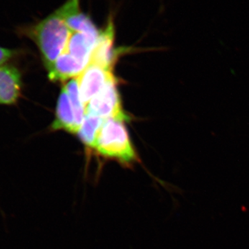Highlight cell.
I'll list each match as a JSON object with an SVG mask.
<instances>
[{
    "label": "cell",
    "mask_w": 249,
    "mask_h": 249,
    "mask_svg": "<svg viewBox=\"0 0 249 249\" xmlns=\"http://www.w3.org/2000/svg\"><path fill=\"white\" fill-rule=\"evenodd\" d=\"M16 33L36 44L48 70L66 49L71 29L58 9L38 22L16 27Z\"/></svg>",
    "instance_id": "cell-1"
},
{
    "label": "cell",
    "mask_w": 249,
    "mask_h": 249,
    "mask_svg": "<svg viewBox=\"0 0 249 249\" xmlns=\"http://www.w3.org/2000/svg\"><path fill=\"white\" fill-rule=\"evenodd\" d=\"M94 150L100 155L124 165H132L138 160L124 121L116 119H106L103 123Z\"/></svg>",
    "instance_id": "cell-2"
},
{
    "label": "cell",
    "mask_w": 249,
    "mask_h": 249,
    "mask_svg": "<svg viewBox=\"0 0 249 249\" xmlns=\"http://www.w3.org/2000/svg\"><path fill=\"white\" fill-rule=\"evenodd\" d=\"M85 111L86 114L99 116L103 119H114L124 122L129 120L128 115L123 109L115 76L111 78L86 105Z\"/></svg>",
    "instance_id": "cell-3"
},
{
    "label": "cell",
    "mask_w": 249,
    "mask_h": 249,
    "mask_svg": "<svg viewBox=\"0 0 249 249\" xmlns=\"http://www.w3.org/2000/svg\"><path fill=\"white\" fill-rule=\"evenodd\" d=\"M114 77L112 71L98 65L89 64L77 77L80 96L85 106L104 88L106 83Z\"/></svg>",
    "instance_id": "cell-4"
},
{
    "label": "cell",
    "mask_w": 249,
    "mask_h": 249,
    "mask_svg": "<svg viewBox=\"0 0 249 249\" xmlns=\"http://www.w3.org/2000/svg\"><path fill=\"white\" fill-rule=\"evenodd\" d=\"M115 38V26L113 16H109L106 27L101 31L99 38L95 45L89 64L98 65L111 71L115 61L116 52L114 49Z\"/></svg>",
    "instance_id": "cell-5"
},
{
    "label": "cell",
    "mask_w": 249,
    "mask_h": 249,
    "mask_svg": "<svg viewBox=\"0 0 249 249\" xmlns=\"http://www.w3.org/2000/svg\"><path fill=\"white\" fill-rule=\"evenodd\" d=\"M22 89V74L18 68L11 64L0 67V106L16 105Z\"/></svg>",
    "instance_id": "cell-6"
},
{
    "label": "cell",
    "mask_w": 249,
    "mask_h": 249,
    "mask_svg": "<svg viewBox=\"0 0 249 249\" xmlns=\"http://www.w3.org/2000/svg\"><path fill=\"white\" fill-rule=\"evenodd\" d=\"M89 65V62L64 52L47 70L49 80L53 82L65 81L77 78Z\"/></svg>",
    "instance_id": "cell-7"
},
{
    "label": "cell",
    "mask_w": 249,
    "mask_h": 249,
    "mask_svg": "<svg viewBox=\"0 0 249 249\" xmlns=\"http://www.w3.org/2000/svg\"><path fill=\"white\" fill-rule=\"evenodd\" d=\"M51 129L54 131L62 129L71 134H76L79 129L73 106L65 87L62 88L59 95L55 120Z\"/></svg>",
    "instance_id": "cell-8"
},
{
    "label": "cell",
    "mask_w": 249,
    "mask_h": 249,
    "mask_svg": "<svg viewBox=\"0 0 249 249\" xmlns=\"http://www.w3.org/2000/svg\"><path fill=\"white\" fill-rule=\"evenodd\" d=\"M106 120L99 116L85 114L84 120L76 133L85 146L94 149L98 134Z\"/></svg>",
    "instance_id": "cell-9"
},
{
    "label": "cell",
    "mask_w": 249,
    "mask_h": 249,
    "mask_svg": "<svg viewBox=\"0 0 249 249\" xmlns=\"http://www.w3.org/2000/svg\"><path fill=\"white\" fill-rule=\"evenodd\" d=\"M64 87L70 96V101H71L75 115H76L77 124L80 128L82 123L84 120L86 111H85V104L82 101L81 96H80L78 79L77 78H75L70 80Z\"/></svg>",
    "instance_id": "cell-10"
},
{
    "label": "cell",
    "mask_w": 249,
    "mask_h": 249,
    "mask_svg": "<svg viewBox=\"0 0 249 249\" xmlns=\"http://www.w3.org/2000/svg\"><path fill=\"white\" fill-rule=\"evenodd\" d=\"M21 53L19 49L5 48L0 47V67L8 64L7 62L12 60Z\"/></svg>",
    "instance_id": "cell-11"
}]
</instances>
